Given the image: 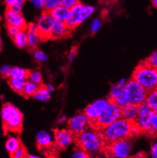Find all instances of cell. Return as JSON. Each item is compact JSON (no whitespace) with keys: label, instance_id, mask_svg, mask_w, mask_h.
Instances as JSON below:
<instances>
[{"label":"cell","instance_id":"obj_1","mask_svg":"<svg viewBox=\"0 0 157 158\" xmlns=\"http://www.w3.org/2000/svg\"><path fill=\"white\" fill-rule=\"evenodd\" d=\"M75 141L78 148L89 154L99 152L105 145L102 131L95 128H88L78 135L75 136Z\"/></svg>","mask_w":157,"mask_h":158},{"label":"cell","instance_id":"obj_2","mask_svg":"<svg viewBox=\"0 0 157 158\" xmlns=\"http://www.w3.org/2000/svg\"><path fill=\"white\" fill-rule=\"evenodd\" d=\"M134 122H130L121 118L101 130L104 141L107 144L118 140L131 138V128Z\"/></svg>","mask_w":157,"mask_h":158},{"label":"cell","instance_id":"obj_3","mask_svg":"<svg viewBox=\"0 0 157 158\" xmlns=\"http://www.w3.org/2000/svg\"><path fill=\"white\" fill-rule=\"evenodd\" d=\"M3 128L9 131L20 132L22 128L23 115L21 111L11 103H6L0 111Z\"/></svg>","mask_w":157,"mask_h":158},{"label":"cell","instance_id":"obj_4","mask_svg":"<svg viewBox=\"0 0 157 158\" xmlns=\"http://www.w3.org/2000/svg\"><path fill=\"white\" fill-rule=\"evenodd\" d=\"M132 79L147 91L155 89L157 86V70L142 62L136 67Z\"/></svg>","mask_w":157,"mask_h":158},{"label":"cell","instance_id":"obj_5","mask_svg":"<svg viewBox=\"0 0 157 158\" xmlns=\"http://www.w3.org/2000/svg\"><path fill=\"white\" fill-rule=\"evenodd\" d=\"M95 12L92 6H86L80 2L70 9V17L66 22L70 30L75 28L89 19Z\"/></svg>","mask_w":157,"mask_h":158},{"label":"cell","instance_id":"obj_6","mask_svg":"<svg viewBox=\"0 0 157 158\" xmlns=\"http://www.w3.org/2000/svg\"><path fill=\"white\" fill-rule=\"evenodd\" d=\"M147 93V90L133 79L127 82L125 86L123 87V94L127 103L140 104L145 101Z\"/></svg>","mask_w":157,"mask_h":158},{"label":"cell","instance_id":"obj_7","mask_svg":"<svg viewBox=\"0 0 157 158\" xmlns=\"http://www.w3.org/2000/svg\"><path fill=\"white\" fill-rule=\"evenodd\" d=\"M121 118V107L115 103L111 102L107 109L101 114L97 120L91 124V126L95 129L101 131Z\"/></svg>","mask_w":157,"mask_h":158},{"label":"cell","instance_id":"obj_8","mask_svg":"<svg viewBox=\"0 0 157 158\" xmlns=\"http://www.w3.org/2000/svg\"><path fill=\"white\" fill-rule=\"evenodd\" d=\"M107 154L111 158H128L132 151L130 138L118 140L107 144Z\"/></svg>","mask_w":157,"mask_h":158},{"label":"cell","instance_id":"obj_9","mask_svg":"<svg viewBox=\"0 0 157 158\" xmlns=\"http://www.w3.org/2000/svg\"><path fill=\"white\" fill-rule=\"evenodd\" d=\"M110 103L111 102L108 99H97L88 105L86 109H84L83 113L89 118L90 123L92 124L97 120L101 114L107 109Z\"/></svg>","mask_w":157,"mask_h":158},{"label":"cell","instance_id":"obj_10","mask_svg":"<svg viewBox=\"0 0 157 158\" xmlns=\"http://www.w3.org/2000/svg\"><path fill=\"white\" fill-rule=\"evenodd\" d=\"M54 22L50 12L44 11L38 19L37 22V29L41 40H47L51 38V29Z\"/></svg>","mask_w":157,"mask_h":158},{"label":"cell","instance_id":"obj_11","mask_svg":"<svg viewBox=\"0 0 157 158\" xmlns=\"http://www.w3.org/2000/svg\"><path fill=\"white\" fill-rule=\"evenodd\" d=\"M91 125L89 118L84 113H77L71 118L68 122L69 129L76 136L87 129Z\"/></svg>","mask_w":157,"mask_h":158},{"label":"cell","instance_id":"obj_12","mask_svg":"<svg viewBox=\"0 0 157 158\" xmlns=\"http://www.w3.org/2000/svg\"><path fill=\"white\" fill-rule=\"evenodd\" d=\"M75 141V135L70 129L56 130L54 135V145L60 149H65Z\"/></svg>","mask_w":157,"mask_h":158},{"label":"cell","instance_id":"obj_13","mask_svg":"<svg viewBox=\"0 0 157 158\" xmlns=\"http://www.w3.org/2000/svg\"><path fill=\"white\" fill-rule=\"evenodd\" d=\"M5 19L8 25L17 27L20 30L26 29L27 25H28L26 20L22 13L13 12L9 9H6V13H5Z\"/></svg>","mask_w":157,"mask_h":158},{"label":"cell","instance_id":"obj_14","mask_svg":"<svg viewBox=\"0 0 157 158\" xmlns=\"http://www.w3.org/2000/svg\"><path fill=\"white\" fill-rule=\"evenodd\" d=\"M150 113L147 115H137L134 122L140 128V133H143L148 136H154L156 135V131L153 129L150 125V117H149Z\"/></svg>","mask_w":157,"mask_h":158},{"label":"cell","instance_id":"obj_15","mask_svg":"<svg viewBox=\"0 0 157 158\" xmlns=\"http://www.w3.org/2000/svg\"><path fill=\"white\" fill-rule=\"evenodd\" d=\"M108 99L111 102L115 103L121 108L127 103L123 94V87L119 86L118 84L114 85L111 87Z\"/></svg>","mask_w":157,"mask_h":158},{"label":"cell","instance_id":"obj_16","mask_svg":"<svg viewBox=\"0 0 157 158\" xmlns=\"http://www.w3.org/2000/svg\"><path fill=\"white\" fill-rule=\"evenodd\" d=\"M70 29L65 22L54 20L51 29V38H62L69 35Z\"/></svg>","mask_w":157,"mask_h":158},{"label":"cell","instance_id":"obj_17","mask_svg":"<svg viewBox=\"0 0 157 158\" xmlns=\"http://www.w3.org/2000/svg\"><path fill=\"white\" fill-rule=\"evenodd\" d=\"M36 142L40 148L46 149L54 144V136L47 131H39L36 135Z\"/></svg>","mask_w":157,"mask_h":158},{"label":"cell","instance_id":"obj_18","mask_svg":"<svg viewBox=\"0 0 157 158\" xmlns=\"http://www.w3.org/2000/svg\"><path fill=\"white\" fill-rule=\"evenodd\" d=\"M27 35H28V46L31 49H34L38 46L40 41V37L38 33L37 25L34 23H31L26 27Z\"/></svg>","mask_w":157,"mask_h":158},{"label":"cell","instance_id":"obj_19","mask_svg":"<svg viewBox=\"0 0 157 158\" xmlns=\"http://www.w3.org/2000/svg\"><path fill=\"white\" fill-rule=\"evenodd\" d=\"M121 118L130 121L134 122L137 116V105L132 103H127L121 108Z\"/></svg>","mask_w":157,"mask_h":158},{"label":"cell","instance_id":"obj_20","mask_svg":"<svg viewBox=\"0 0 157 158\" xmlns=\"http://www.w3.org/2000/svg\"><path fill=\"white\" fill-rule=\"evenodd\" d=\"M50 13L54 18V20L66 23L68 20L69 17H70V8H67L63 5H62V6H58V7L53 9L52 11L50 12Z\"/></svg>","mask_w":157,"mask_h":158},{"label":"cell","instance_id":"obj_21","mask_svg":"<svg viewBox=\"0 0 157 158\" xmlns=\"http://www.w3.org/2000/svg\"><path fill=\"white\" fill-rule=\"evenodd\" d=\"M14 43L18 48H24L28 46V35L26 29H22L13 37Z\"/></svg>","mask_w":157,"mask_h":158},{"label":"cell","instance_id":"obj_22","mask_svg":"<svg viewBox=\"0 0 157 158\" xmlns=\"http://www.w3.org/2000/svg\"><path fill=\"white\" fill-rule=\"evenodd\" d=\"M40 86H39L38 84H35V83H32V82L29 81V80H26L21 94H22L25 97H31L38 91Z\"/></svg>","mask_w":157,"mask_h":158},{"label":"cell","instance_id":"obj_23","mask_svg":"<svg viewBox=\"0 0 157 158\" xmlns=\"http://www.w3.org/2000/svg\"><path fill=\"white\" fill-rule=\"evenodd\" d=\"M146 103L147 106L150 107V109L152 111H156L157 110V91L156 89H155L150 90L147 91V96H146L145 99Z\"/></svg>","mask_w":157,"mask_h":158},{"label":"cell","instance_id":"obj_24","mask_svg":"<svg viewBox=\"0 0 157 158\" xmlns=\"http://www.w3.org/2000/svg\"><path fill=\"white\" fill-rule=\"evenodd\" d=\"M21 145H22V143H21L20 139L18 137L10 136L8 138L5 146H6V149L7 152L9 154H12Z\"/></svg>","mask_w":157,"mask_h":158},{"label":"cell","instance_id":"obj_25","mask_svg":"<svg viewBox=\"0 0 157 158\" xmlns=\"http://www.w3.org/2000/svg\"><path fill=\"white\" fill-rule=\"evenodd\" d=\"M25 81H26L25 79L10 77V80H9V86H10L11 88H12L14 91L18 93H22V89H23V87L25 83Z\"/></svg>","mask_w":157,"mask_h":158},{"label":"cell","instance_id":"obj_26","mask_svg":"<svg viewBox=\"0 0 157 158\" xmlns=\"http://www.w3.org/2000/svg\"><path fill=\"white\" fill-rule=\"evenodd\" d=\"M33 97L34 99H36L37 100L41 101V102H47L49 101V99H50L51 95L50 93L45 88L44 86H40L39 89H38V91L35 93V94L34 95Z\"/></svg>","mask_w":157,"mask_h":158},{"label":"cell","instance_id":"obj_27","mask_svg":"<svg viewBox=\"0 0 157 158\" xmlns=\"http://www.w3.org/2000/svg\"><path fill=\"white\" fill-rule=\"evenodd\" d=\"M28 70L26 69L22 68L19 67H15L11 68L9 77H15V78H22L27 80Z\"/></svg>","mask_w":157,"mask_h":158},{"label":"cell","instance_id":"obj_28","mask_svg":"<svg viewBox=\"0 0 157 158\" xmlns=\"http://www.w3.org/2000/svg\"><path fill=\"white\" fill-rule=\"evenodd\" d=\"M27 79L29 81L35 83V84L39 85V86L42 83V75H41V73L39 70H35L28 71Z\"/></svg>","mask_w":157,"mask_h":158},{"label":"cell","instance_id":"obj_29","mask_svg":"<svg viewBox=\"0 0 157 158\" xmlns=\"http://www.w3.org/2000/svg\"><path fill=\"white\" fill-rule=\"evenodd\" d=\"M44 10L50 12L55 8L63 5V0H44Z\"/></svg>","mask_w":157,"mask_h":158},{"label":"cell","instance_id":"obj_30","mask_svg":"<svg viewBox=\"0 0 157 158\" xmlns=\"http://www.w3.org/2000/svg\"><path fill=\"white\" fill-rule=\"evenodd\" d=\"M33 57L38 62L44 63L47 60V55L40 50H35L33 52Z\"/></svg>","mask_w":157,"mask_h":158},{"label":"cell","instance_id":"obj_31","mask_svg":"<svg viewBox=\"0 0 157 158\" xmlns=\"http://www.w3.org/2000/svg\"><path fill=\"white\" fill-rule=\"evenodd\" d=\"M71 158H91V156L80 148H77L73 151Z\"/></svg>","mask_w":157,"mask_h":158},{"label":"cell","instance_id":"obj_32","mask_svg":"<svg viewBox=\"0 0 157 158\" xmlns=\"http://www.w3.org/2000/svg\"><path fill=\"white\" fill-rule=\"evenodd\" d=\"M27 155V151L26 148L21 145L15 151H14L12 154H10L11 158H23L24 157Z\"/></svg>","mask_w":157,"mask_h":158},{"label":"cell","instance_id":"obj_33","mask_svg":"<svg viewBox=\"0 0 157 158\" xmlns=\"http://www.w3.org/2000/svg\"><path fill=\"white\" fill-rule=\"evenodd\" d=\"M143 62L145 63V64H147V65L150 66V67L156 68V67H157V53H156V51H154V52L152 53V54L149 56L148 58H147L145 61H143Z\"/></svg>","mask_w":157,"mask_h":158},{"label":"cell","instance_id":"obj_34","mask_svg":"<svg viewBox=\"0 0 157 158\" xmlns=\"http://www.w3.org/2000/svg\"><path fill=\"white\" fill-rule=\"evenodd\" d=\"M26 0H18L17 2L13 4L12 6L8 7V9H9L10 10L13 11V12H18V13H22V8H23V5L25 3V2Z\"/></svg>","mask_w":157,"mask_h":158},{"label":"cell","instance_id":"obj_35","mask_svg":"<svg viewBox=\"0 0 157 158\" xmlns=\"http://www.w3.org/2000/svg\"><path fill=\"white\" fill-rule=\"evenodd\" d=\"M101 27H102V22H101V20L99 19H95V20L92 21V23H91V32H92V34L97 33V32L100 30Z\"/></svg>","mask_w":157,"mask_h":158},{"label":"cell","instance_id":"obj_36","mask_svg":"<svg viewBox=\"0 0 157 158\" xmlns=\"http://www.w3.org/2000/svg\"><path fill=\"white\" fill-rule=\"evenodd\" d=\"M150 122L151 127L154 131H157V112L156 111H151L150 113Z\"/></svg>","mask_w":157,"mask_h":158},{"label":"cell","instance_id":"obj_37","mask_svg":"<svg viewBox=\"0 0 157 158\" xmlns=\"http://www.w3.org/2000/svg\"><path fill=\"white\" fill-rule=\"evenodd\" d=\"M11 68L12 67L9 65H7V64H3L0 67V75L2 77H9V75H10V71Z\"/></svg>","mask_w":157,"mask_h":158},{"label":"cell","instance_id":"obj_38","mask_svg":"<svg viewBox=\"0 0 157 158\" xmlns=\"http://www.w3.org/2000/svg\"><path fill=\"white\" fill-rule=\"evenodd\" d=\"M36 9H44V0H29Z\"/></svg>","mask_w":157,"mask_h":158},{"label":"cell","instance_id":"obj_39","mask_svg":"<svg viewBox=\"0 0 157 158\" xmlns=\"http://www.w3.org/2000/svg\"><path fill=\"white\" fill-rule=\"evenodd\" d=\"M77 52H78V49L77 48H76V47H74V48H73L71 50H70L68 55V60L70 61V62H73V61L74 60L75 58L76 57V55H77Z\"/></svg>","mask_w":157,"mask_h":158},{"label":"cell","instance_id":"obj_40","mask_svg":"<svg viewBox=\"0 0 157 158\" xmlns=\"http://www.w3.org/2000/svg\"><path fill=\"white\" fill-rule=\"evenodd\" d=\"M19 31H20V29L18 28L17 27L12 26V25H8V33H9V35L12 38H13Z\"/></svg>","mask_w":157,"mask_h":158},{"label":"cell","instance_id":"obj_41","mask_svg":"<svg viewBox=\"0 0 157 158\" xmlns=\"http://www.w3.org/2000/svg\"><path fill=\"white\" fill-rule=\"evenodd\" d=\"M79 0H63V5L65 6L67 8H71L73 7L74 5L78 3Z\"/></svg>","mask_w":157,"mask_h":158},{"label":"cell","instance_id":"obj_42","mask_svg":"<svg viewBox=\"0 0 157 158\" xmlns=\"http://www.w3.org/2000/svg\"><path fill=\"white\" fill-rule=\"evenodd\" d=\"M152 158H157V144L156 142L153 143L151 146V151H150Z\"/></svg>","mask_w":157,"mask_h":158},{"label":"cell","instance_id":"obj_43","mask_svg":"<svg viewBox=\"0 0 157 158\" xmlns=\"http://www.w3.org/2000/svg\"><path fill=\"white\" fill-rule=\"evenodd\" d=\"M127 82V81L126 79L123 78V79H121V80H120L119 81H118V83H117V84H118V86H121V87H124L126 85Z\"/></svg>","mask_w":157,"mask_h":158},{"label":"cell","instance_id":"obj_44","mask_svg":"<svg viewBox=\"0 0 157 158\" xmlns=\"http://www.w3.org/2000/svg\"><path fill=\"white\" fill-rule=\"evenodd\" d=\"M18 0H4L5 3L6 4V6H8V7H9V6H12L13 4H15V3L17 2Z\"/></svg>","mask_w":157,"mask_h":158},{"label":"cell","instance_id":"obj_45","mask_svg":"<svg viewBox=\"0 0 157 158\" xmlns=\"http://www.w3.org/2000/svg\"><path fill=\"white\" fill-rule=\"evenodd\" d=\"M44 87H45V88L47 89L50 92V93H51V92H54V90H55V87H54V85L50 84H50L46 85V86H44Z\"/></svg>","mask_w":157,"mask_h":158},{"label":"cell","instance_id":"obj_46","mask_svg":"<svg viewBox=\"0 0 157 158\" xmlns=\"http://www.w3.org/2000/svg\"><path fill=\"white\" fill-rule=\"evenodd\" d=\"M67 121V118H66V115H62V116H60V118H59V120H58V122H60V123H64V122H66Z\"/></svg>","mask_w":157,"mask_h":158},{"label":"cell","instance_id":"obj_47","mask_svg":"<svg viewBox=\"0 0 157 158\" xmlns=\"http://www.w3.org/2000/svg\"><path fill=\"white\" fill-rule=\"evenodd\" d=\"M28 158H42L40 156H37V155H33V154H30V155H28Z\"/></svg>","mask_w":157,"mask_h":158},{"label":"cell","instance_id":"obj_48","mask_svg":"<svg viewBox=\"0 0 157 158\" xmlns=\"http://www.w3.org/2000/svg\"><path fill=\"white\" fill-rule=\"evenodd\" d=\"M152 5L153 7L156 8L157 6V0H152Z\"/></svg>","mask_w":157,"mask_h":158},{"label":"cell","instance_id":"obj_49","mask_svg":"<svg viewBox=\"0 0 157 158\" xmlns=\"http://www.w3.org/2000/svg\"><path fill=\"white\" fill-rule=\"evenodd\" d=\"M2 48V40H1V38H0V49Z\"/></svg>","mask_w":157,"mask_h":158},{"label":"cell","instance_id":"obj_50","mask_svg":"<svg viewBox=\"0 0 157 158\" xmlns=\"http://www.w3.org/2000/svg\"><path fill=\"white\" fill-rule=\"evenodd\" d=\"M99 1L102 2H106V1H108V0H99Z\"/></svg>","mask_w":157,"mask_h":158},{"label":"cell","instance_id":"obj_51","mask_svg":"<svg viewBox=\"0 0 157 158\" xmlns=\"http://www.w3.org/2000/svg\"><path fill=\"white\" fill-rule=\"evenodd\" d=\"M23 158H28V155H26V156H25V157H24Z\"/></svg>","mask_w":157,"mask_h":158}]
</instances>
